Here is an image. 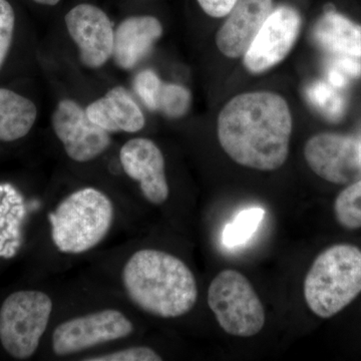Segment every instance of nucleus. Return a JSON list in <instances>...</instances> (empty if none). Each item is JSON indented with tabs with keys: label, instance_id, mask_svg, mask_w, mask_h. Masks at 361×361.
<instances>
[{
	"label": "nucleus",
	"instance_id": "1",
	"mask_svg": "<svg viewBox=\"0 0 361 361\" xmlns=\"http://www.w3.org/2000/svg\"><path fill=\"white\" fill-rule=\"evenodd\" d=\"M292 129L293 120L286 99L266 90L232 97L217 121L223 151L238 165L258 171H275L284 165Z\"/></svg>",
	"mask_w": 361,
	"mask_h": 361
},
{
	"label": "nucleus",
	"instance_id": "2",
	"mask_svg": "<svg viewBox=\"0 0 361 361\" xmlns=\"http://www.w3.org/2000/svg\"><path fill=\"white\" fill-rule=\"evenodd\" d=\"M127 295L140 310L161 318H177L193 310L198 285L184 261L157 249L135 252L123 268Z\"/></svg>",
	"mask_w": 361,
	"mask_h": 361
},
{
	"label": "nucleus",
	"instance_id": "3",
	"mask_svg": "<svg viewBox=\"0 0 361 361\" xmlns=\"http://www.w3.org/2000/svg\"><path fill=\"white\" fill-rule=\"evenodd\" d=\"M303 292L318 317L330 318L343 310L361 293L360 249L336 244L322 251L306 274Z\"/></svg>",
	"mask_w": 361,
	"mask_h": 361
},
{
	"label": "nucleus",
	"instance_id": "4",
	"mask_svg": "<svg viewBox=\"0 0 361 361\" xmlns=\"http://www.w3.org/2000/svg\"><path fill=\"white\" fill-rule=\"evenodd\" d=\"M49 219L54 246L63 253L77 255L106 239L113 227L115 207L104 192L82 188L63 199Z\"/></svg>",
	"mask_w": 361,
	"mask_h": 361
},
{
	"label": "nucleus",
	"instance_id": "5",
	"mask_svg": "<svg viewBox=\"0 0 361 361\" xmlns=\"http://www.w3.org/2000/svg\"><path fill=\"white\" fill-rule=\"evenodd\" d=\"M208 305L221 329L230 336L251 337L264 327V306L251 282L237 270H223L214 278Z\"/></svg>",
	"mask_w": 361,
	"mask_h": 361
},
{
	"label": "nucleus",
	"instance_id": "6",
	"mask_svg": "<svg viewBox=\"0 0 361 361\" xmlns=\"http://www.w3.org/2000/svg\"><path fill=\"white\" fill-rule=\"evenodd\" d=\"M52 300L44 292L23 290L11 294L0 308V342L16 360L32 357L49 325Z\"/></svg>",
	"mask_w": 361,
	"mask_h": 361
},
{
	"label": "nucleus",
	"instance_id": "7",
	"mask_svg": "<svg viewBox=\"0 0 361 361\" xmlns=\"http://www.w3.org/2000/svg\"><path fill=\"white\" fill-rule=\"evenodd\" d=\"M134 329L133 322L121 311H97L61 323L52 334V350L58 356L75 355L99 344L126 338Z\"/></svg>",
	"mask_w": 361,
	"mask_h": 361
},
{
	"label": "nucleus",
	"instance_id": "8",
	"mask_svg": "<svg viewBox=\"0 0 361 361\" xmlns=\"http://www.w3.org/2000/svg\"><path fill=\"white\" fill-rule=\"evenodd\" d=\"M301 26L302 18L296 8L278 6L269 14L244 54V68L253 75H261L279 65L295 45Z\"/></svg>",
	"mask_w": 361,
	"mask_h": 361
},
{
	"label": "nucleus",
	"instance_id": "9",
	"mask_svg": "<svg viewBox=\"0 0 361 361\" xmlns=\"http://www.w3.org/2000/svg\"><path fill=\"white\" fill-rule=\"evenodd\" d=\"M308 167L318 177L336 185H349L361 178V137L319 133L303 149Z\"/></svg>",
	"mask_w": 361,
	"mask_h": 361
},
{
	"label": "nucleus",
	"instance_id": "10",
	"mask_svg": "<svg viewBox=\"0 0 361 361\" xmlns=\"http://www.w3.org/2000/svg\"><path fill=\"white\" fill-rule=\"evenodd\" d=\"M51 126L66 155L78 163L94 160L110 147V133L92 122L85 109L73 99L59 102L52 113Z\"/></svg>",
	"mask_w": 361,
	"mask_h": 361
},
{
	"label": "nucleus",
	"instance_id": "11",
	"mask_svg": "<svg viewBox=\"0 0 361 361\" xmlns=\"http://www.w3.org/2000/svg\"><path fill=\"white\" fill-rule=\"evenodd\" d=\"M66 30L80 52L82 65L99 68L113 56L115 30L108 14L90 4L71 8L66 18Z\"/></svg>",
	"mask_w": 361,
	"mask_h": 361
},
{
	"label": "nucleus",
	"instance_id": "12",
	"mask_svg": "<svg viewBox=\"0 0 361 361\" xmlns=\"http://www.w3.org/2000/svg\"><path fill=\"white\" fill-rule=\"evenodd\" d=\"M121 165L130 179L139 183L142 196L153 205H161L170 195L166 161L161 149L147 137H135L123 144Z\"/></svg>",
	"mask_w": 361,
	"mask_h": 361
},
{
	"label": "nucleus",
	"instance_id": "13",
	"mask_svg": "<svg viewBox=\"0 0 361 361\" xmlns=\"http://www.w3.org/2000/svg\"><path fill=\"white\" fill-rule=\"evenodd\" d=\"M272 11L273 0H238L216 33L221 54L229 59L244 56Z\"/></svg>",
	"mask_w": 361,
	"mask_h": 361
},
{
	"label": "nucleus",
	"instance_id": "14",
	"mask_svg": "<svg viewBox=\"0 0 361 361\" xmlns=\"http://www.w3.org/2000/svg\"><path fill=\"white\" fill-rule=\"evenodd\" d=\"M164 33L163 25L155 16L126 18L115 30L113 56L123 70H133L149 56Z\"/></svg>",
	"mask_w": 361,
	"mask_h": 361
},
{
	"label": "nucleus",
	"instance_id": "15",
	"mask_svg": "<svg viewBox=\"0 0 361 361\" xmlns=\"http://www.w3.org/2000/svg\"><path fill=\"white\" fill-rule=\"evenodd\" d=\"M90 120L108 133L140 132L146 118L139 104L123 87H115L85 109Z\"/></svg>",
	"mask_w": 361,
	"mask_h": 361
},
{
	"label": "nucleus",
	"instance_id": "16",
	"mask_svg": "<svg viewBox=\"0 0 361 361\" xmlns=\"http://www.w3.org/2000/svg\"><path fill=\"white\" fill-rule=\"evenodd\" d=\"M313 39L325 51L346 58L361 59V25L326 9L313 27Z\"/></svg>",
	"mask_w": 361,
	"mask_h": 361
},
{
	"label": "nucleus",
	"instance_id": "17",
	"mask_svg": "<svg viewBox=\"0 0 361 361\" xmlns=\"http://www.w3.org/2000/svg\"><path fill=\"white\" fill-rule=\"evenodd\" d=\"M37 118L33 102L18 92L0 87V141L14 142L32 130Z\"/></svg>",
	"mask_w": 361,
	"mask_h": 361
},
{
	"label": "nucleus",
	"instance_id": "18",
	"mask_svg": "<svg viewBox=\"0 0 361 361\" xmlns=\"http://www.w3.org/2000/svg\"><path fill=\"white\" fill-rule=\"evenodd\" d=\"M192 94L184 85L161 82L155 102V111L169 118H180L191 108Z\"/></svg>",
	"mask_w": 361,
	"mask_h": 361
},
{
	"label": "nucleus",
	"instance_id": "19",
	"mask_svg": "<svg viewBox=\"0 0 361 361\" xmlns=\"http://www.w3.org/2000/svg\"><path fill=\"white\" fill-rule=\"evenodd\" d=\"M337 222L348 230L361 228V178L342 190L334 201Z\"/></svg>",
	"mask_w": 361,
	"mask_h": 361
},
{
	"label": "nucleus",
	"instance_id": "20",
	"mask_svg": "<svg viewBox=\"0 0 361 361\" xmlns=\"http://www.w3.org/2000/svg\"><path fill=\"white\" fill-rule=\"evenodd\" d=\"M264 216L265 211L258 207L240 212L231 223L225 226L223 232L225 245L233 248L246 243L253 236Z\"/></svg>",
	"mask_w": 361,
	"mask_h": 361
},
{
	"label": "nucleus",
	"instance_id": "21",
	"mask_svg": "<svg viewBox=\"0 0 361 361\" xmlns=\"http://www.w3.org/2000/svg\"><path fill=\"white\" fill-rule=\"evenodd\" d=\"M163 80L152 70L140 71L135 75L134 89L135 94L149 111H155L157 92Z\"/></svg>",
	"mask_w": 361,
	"mask_h": 361
},
{
	"label": "nucleus",
	"instance_id": "22",
	"mask_svg": "<svg viewBox=\"0 0 361 361\" xmlns=\"http://www.w3.org/2000/svg\"><path fill=\"white\" fill-rule=\"evenodd\" d=\"M16 14L7 0H0V68L4 66L13 44Z\"/></svg>",
	"mask_w": 361,
	"mask_h": 361
},
{
	"label": "nucleus",
	"instance_id": "23",
	"mask_svg": "<svg viewBox=\"0 0 361 361\" xmlns=\"http://www.w3.org/2000/svg\"><path fill=\"white\" fill-rule=\"evenodd\" d=\"M85 361H161L163 358L148 346H134L106 355L85 358Z\"/></svg>",
	"mask_w": 361,
	"mask_h": 361
},
{
	"label": "nucleus",
	"instance_id": "24",
	"mask_svg": "<svg viewBox=\"0 0 361 361\" xmlns=\"http://www.w3.org/2000/svg\"><path fill=\"white\" fill-rule=\"evenodd\" d=\"M311 97L317 106L329 111V113L337 114L339 109H341L338 99L327 85L323 84L316 85L314 89L311 90Z\"/></svg>",
	"mask_w": 361,
	"mask_h": 361
},
{
	"label": "nucleus",
	"instance_id": "25",
	"mask_svg": "<svg viewBox=\"0 0 361 361\" xmlns=\"http://www.w3.org/2000/svg\"><path fill=\"white\" fill-rule=\"evenodd\" d=\"M202 11L214 18L227 16L238 0H197Z\"/></svg>",
	"mask_w": 361,
	"mask_h": 361
},
{
	"label": "nucleus",
	"instance_id": "26",
	"mask_svg": "<svg viewBox=\"0 0 361 361\" xmlns=\"http://www.w3.org/2000/svg\"><path fill=\"white\" fill-rule=\"evenodd\" d=\"M37 4H42V6H54L58 4L61 0H33Z\"/></svg>",
	"mask_w": 361,
	"mask_h": 361
}]
</instances>
